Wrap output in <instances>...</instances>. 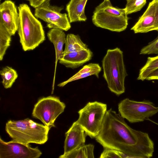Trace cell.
Here are the masks:
<instances>
[{
  "label": "cell",
  "instance_id": "20",
  "mask_svg": "<svg viewBox=\"0 0 158 158\" xmlns=\"http://www.w3.org/2000/svg\"><path fill=\"white\" fill-rule=\"evenodd\" d=\"M94 146L91 144L84 145L66 155H62L60 158H93L94 157Z\"/></svg>",
  "mask_w": 158,
  "mask_h": 158
},
{
  "label": "cell",
  "instance_id": "9",
  "mask_svg": "<svg viewBox=\"0 0 158 158\" xmlns=\"http://www.w3.org/2000/svg\"><path fill=\"white\" fill-rule=\"evenodd\" d=\"M42 154L38 147H31L12 140L4 141L0 138V158H38Z\"/></svg>",
  "mask_w": 158,
  "mask_h": 158
},
{
  "label": "cell",
  "instance_id": "23",
  "mask_svg": "<svg viewBox=\"0 0 158 158\" xmlns=\"http://www.w3.org/2000/svg\"><path fill=\"white\" fill-rule=\"evenodd\" d=\"M11 35L0 21V60H2L8 48L10 45Z\"/></svg>",
  "mask_w": 158,
  "mask_h": 158
},
{
  "label": "cell",
  "instance_id": "19",
  "mask_svg": "<svg viewBox=\"0 0 158 158\" xmlns=\"http://www.w3.org/2000/svg\"><path fill=\"white\" fill-rule=\"evenodd\" d=\"M47 27L49 28H57L67 31L71 27L68 15L66 13H60L48 19Z\"/></svg>",
  "mask_w": 158,
  "mask_h": 158
},
{
  "label": "cell",
  "instance_id": "27",
  "mask_svg": "<svg viewBox=\"0 0 158 158\" xmlns=\"http://www.w3.org/2000/svg\"><path fill=\"white\" fill-rule=\"evenodd\" d=\"M51 0H29L30 5L35 9L43 4L48 2Z\"/></svg>",
  "mask_w": 158,
  "mask_h": 158
},
{
  "label": "cell",
  "instance_id": "12",
  "mask_svg": "<svg viewBox=\"0 0 158 158\" xmlns=\"http://www.w3.org/2000/svg\"><path fill=\"white\" fill-rule=\"evenodd\" d=\"M87 135L77 121L74 122L65 133L63 155L67 154L85 145Z\"/></svg>",
  "mask_w": 158,
  "mask_h": 158
},
{
  "label": "cell",
  "instance_id": "6",
  "mask_svg": "<svg viewBox=\"0 0 158 158\" xmlns=\"http://www.w3.org/2000/svg\"><path fill=\"white\" fill-rule=\"evenodd\" d=\"M106 111V104L97 101L89 102L78 111L77 121L87 135L95 138L99 134Z\"/></svg>",
  "mask_w": 158,
  "mask_h": 158
},
{
  "label": "cell",
  "instance_id": "1",
  "mask_svg": "<svg viewBox=\"0 0 158 158\" xmlns=\"http://www.w3.org/2000/svg\"><path fill=\"white\" fill-rule=\"evenodd\" d=\"M96 141L103 148L123 152L128 158H150L154 144L146 133L133 129L112 109L106 111Z\"/></svg>",
  "mask_w": 158,
  "mask_h": 158
},
{
  "label": "cell",
  "instance_id": "16",
  "mask_svg": "<svg viewBox=\"0 0 158 158\" xmlns=\"http://www.w3.org/2000/svg\"><path fill=\"white\" fill-rule=\"evenodd\" d=\"M101 69V67L98 64L89 63L84 66L75 74L68 80L59 84L58 86L63 87L69 83L92 75H95L98 78L99 74Z\"/></svg>",
  "mask_w": 158,
  "mask_h": 158
},
{
  "label": "cell",
  "instance_id": "21",
  "mask_svg": "<svg viewBox=\"0 0 158 158\" xmlns=\"http://www.w3.org/2000/svg\"><path fill=\"white\" fill-rule=\"evenodd\" d=\"M158 69V55L148 58L145 65L140 69L137 80L143 81L152 71Z\"/></svg>",
  "mask_w": 158,
  "mask_h": 158
},
{
  "label": "cell",
  "instance_id": "25",
  "mask_svg": "<svg viewBox=\"0 0 158 158\" xmlns=\"http://www.w3.org/2000/svg\"><path fill=\"white\" fill-rule=\"evenodd\" d=\"M157 31L158 32V30ZM140 54L158 55V35L155 40L141 49Z\"/></svg>",
  "mask_w": 158,
  "mask_h": 158
},
{
  "label": "cell",
  "instance_id": "30",
  "mask_svg": "<svg viewBox=\"0 0 158 158\" xmlns=\"http://www.w3.org/2000/svg\"><path fill=\"white\" fill-rule=\"evenodd\" d=\"M28 0V1L29 0Z\"/></svg>",
  "mask_w": 158,
  "mask_h": 158
},
{
  "label": "cell",
  "instance_id": "4",
  "mask_svg": "<svg viewBox=\"0 0 158 158\" xmlns=\"http://www.w3.org/2000/svg\"><path fill=\"white\" fill-rule=\"evenodd\" d=\"M50 129L29 118L19 120H9L5 126L6 131L13 140L27 144H44L48 140Z\"/></svg>",
  "mask_w": 158,
  "mask_h": 158
},
{
  "label": "cell",
  "instance_id": "3",
  "mask_svg": "<svg viewBox=\"0 0 158 158\" xmlns=\"http://www.w3.org/2000/svg\"><path fill=\"white\" fill-rule=\"evenodd\" d=\"M103 77L109 90L117 95L125 91V80L127 75L123 51L119 48L108 49L102 61Z\"/></svg>",
  "mask_w": 158,
  "mask_h": 158
},
{
  "label": "cell",
  "instance_id": "7",
  "mask_svg": "<svg viewBox=\"0 0 158 158\" xmlns=\"http://www.w3.org/2000/svg\"><path fill=\"white\" fill-rule=\"evenodd\" d=\"M119 114L129 122L135 123L148 119L158 112V107L149 100L137 101L126 98L118 104Z\"/></svg>",
  "mask_w": 158,
  "mask_h": 158
},
{
  "label": "cell",
  "instance_id": "14",
  "mask_svg": "<svg viewBox=\"0 0 158 158\" xmlns=\"http://www.w3.org/2000/svg\"><path fill=\"white\" fill-rule=\"evenodd\" d=\"M47 36L48 40L53 44L56 52L55 66L52 87L53 90L57 64L58 60L63 56V48L66 37L63 30L57 28L51 29L47 33Z\"/></svg>",
  "mask_w": 158,
  "mask_h": 158
},
{
  "label": "cell",
  "instance_id": "15",
  "mask_svg": "<svg viewBox=\"0 0 158 158\" xmlns=\"http://www.w3.org/2000/svg\"><path fill=\"white\" fill-rule=\"evenodd\" d=\"M88 0H70L66 5V10L70 23L85 21V8Z\"/></svg>",
  "mask_w": 158,
  "mask_h": 158
},
{
  "label": "cell",
  "instance_id": "17",
  "mask_svg": "<svg viewBox=\"0 0 158 158\" xmlns=\"http://www.w3.org/2000/svg\"><path fill=\"white\" fill-rule=\"evenodd\" d=\"M63 9L62 6H52L48 2L35 8L34 15L36 17L47 22L49 19L60 13Z\"/></svg>",
  "mask_w": 158,
  "mask_h": 158
},
{
  "label": "cell",
  "instance_id": "28",
  "mask_svg": "<svg viewBox=\"0 0 158 158\" xmlns=\"http://www.w3.org/2000/svg\"><path fill=\"white\" fill-rule=\"evenodd\" d=\"M158 80V69H157L151 72L148 76L146 80Z\"/></svg>",
  "mask_w": 158,
  "mask_h": 158
},
{
  "label": "cell",
  "instance_id": "22",
  "mask_svg": "<svg viewBox=\"0 0 158 158\" xmlns=\"http://www.w3.org/2000/svg\"><path fill=\"white\" fill-rule=\"evenodd\" d=\"M0 73L2 79V84L5 89L11 88L18 77L16 70L8 66L2 68Z\"/></svg>",
  "mask_w": 158,
  "mask_h": 158
},
{
  "label": "cell",
  "instance_id": "13",
  "mask_svg": "<svg viewBox=\"0 0 158 158\" xmlns=\"http://www.w3.org/2000/svg\"><path fill=\"white\" fill-rule=\"evenodd\" d=\"M93 55V52L88 48L64 55L59 60V62L67 68L74 69L89 61L92 59Z\"/></svg>",
  "mask_w": 158,
  "mask_h": 158
},
{
  "label": "cell",
  "instance_id": "8",
  "mask_svg": "<svg viewBox=\"0 0 158 158\" xmlns=\"http://www.w3.org/2000/svg\"><path fill=\"white\" fill-rule=\"evenodd\" d=\"M65 106V103L57 97H44L39 99L34 105L32 116L50 129L55 127V121L64 111Z\"/></svg>",
  "mask_w": 158,
  "mask_h": 158
},
{
  "label": "cell",
  "instance_id": "5",
  "mask_svg": "<svg viewBox=\"0 0 158 158\" xmlns=\"http://www.w3.org/2000/svg\"><path fill=\"white\" fill-rule=\"evenodd\" d=\"M129 19L124 8L114 7L110 0H104L95 8L92 20L98 27L120 32L127 28Z\"/></svg>",
  "mask_w": 158,
  "mask_h": 158
},
{
  "label": "cell",
  "instance_id": "29",
  "mask_svg": "<svg viewBox=\"0 0 158 158\" xmlns=\"http://www.w3.org/2000/svg\"><path fill=\"white\" fill-rule=\"evenodd\" d=\"M106 0V1H109L110 0Z\"/></svg>",
  "mask_w": 158,
  "mask_h": 158
},
{
  "label": "cell",
  "instance_id": "24",
  "mask_svg": "<svg viewBox=\"0 0 158 158\" xmlns=\"http://www.w3.org/2000/svg\"><path fill=\"white\" fill-rule=\"evenodd\" d=\"M126 0L127 4L124 9L127 15L140 10L147 2V0Z\"/></svg>",
  "mask_w": 158,
  "mask_h": 158
},
{
  "label": "cell",
  "instance_id": "10",
  "mask_svg": "<svg viewBox=\"0 0 158 158\" xmlns=\"http://www.w3.org/2000/svg\"><path fill=\"white\" fill-rule=\"evenodd\" d=\"M135 33L158 30V0H152L138 21L131 28Z\"/></svg>",
  "mask_w": 158,
  "mask_h": 158
},
{
  "label": "cell",
  "instance_id": "2",
  "mask_svg": "<svg viewBox=\"0 0 158 158\" xmlns=\"http://www.w3.org/2000/svg\"><path fill=\"white\" fill-rule=\"evenodd\" d=\"M18 8L19 18L18 31L20 43L24 51L33 50L45 40L42 25L27 4H20Z\"/></svg>",
  "mask_w": 158,
  "mask_h": 158
},
{
  "label": "cell",
  "instance_id": "26",
  "mask_svg": "<svg viewBox=\"0 0 158 158\" xmlns=\"http://www.w3.org/2000/svg\"><path fill=\"white\" fill-rule=\"evenodd\" d=\"M101 154L100 158H120L118 150L104 147Z\"/></svg>",
  "mask_w": 158,
  "mask_h": 158
},
{
  "label": "cell",
  "instance_id": "18",
  "mask_svg": "<svg viewBox=\"0 0 158 158\" xmlns=\"http://www.w3.org/2000/svg\"><path fill=\"white\" fill-rule=\"evenodd\" d=\"M65 44V48L63 51V55L70 52L79 51L88 48V45L82 41L78 35L67 34Z\"/></svg>",
  "mask_w": 158,
  "mask_h": 158
},
{
  "label": "cell",
  "instance_id": "11",
  "mask_svg": "<svg viewBox=\"0 0 158 158\" xmlns=\"http://www.w3.org/2000/svg\"><path fill=\"white\" fill-rule=\"evenodd\" d=\"M19 14L14 2L6 0L0 5V21L11 36L18 30Z\"/></svg>",
  "mask_w": 158,
  "mask_h": 158
}]
</instances>
